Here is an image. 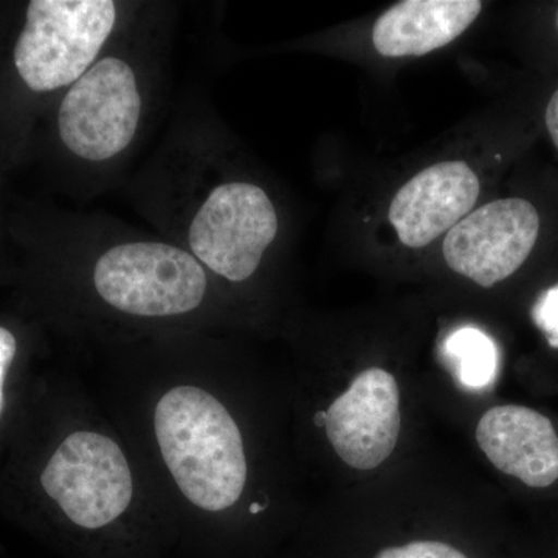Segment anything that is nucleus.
Instances as JSON below:
<instances>
[{
    "label": "nucleus",
    "mask_w": 558,
    "mask_h": 558,
    "mask_svg": "<svg viewBox=\"0 0 558 558\" xmlns=\"http://www.w3.org/2000/svg\"><path fill=\"white\" fill-rule=\"evenodd\" d=\"M135 380L126 440L159 508L205 520L238 508L248 486L247 442L211 373L172 369Z\"/></svg>",
    "instance_id": "obj_1"
},
{
    "label": "nucleus",
    "mask_w": 558,
    "mask_h": 558,
    "mask_svg": "<svg viewBox=\"0 0 558 558\" xmlns=\"http://www.w3.org/2000/svg\"><path fill=\"white\" fill-rule=\"evenodd\" d=\"M35 486L44 508L81 532L109 531L140 510L159 508L123 433L86 410L51 436L36 468Z\"/></svg>",
    "instance_id": "obj_2"
},
{
    "label": "nucleus",
    "mask_w": 558,
    "mask_h": 558,
    "mask_svg": "<svg viewBox=\"0 0 558 558\" xmlns=\"http://www.w3.org/2000/svg\"><path fill=\"white\" fill-rule=\"evenodd\" d=\"M92 289L108 310L138 319L196 314L208 300V270L186 250L167 242H124L94 264Z\"/></svg>",
    "instance_id": "obj_3"
},
{
    "label": "nucleus",
    "mask_w": 558,
    "mask_h": 558,
    "mask_svg": "<svg viewBox=\"0 0 558 558\" xmlns=\"http://www.w3.org/2000/svg\"><path fill=\"white\" fill-rule=\"evenodd\" d=\"M117 24L110 0H33L14 65L35 92L72 86L97 62Z\"/></svg>",
    "instance_id": "obj_4"
},
{
    "label": "nucleus",
    "mask_w": 558,
    "mask_h": 558,
    "mask_svg": "<svg viewBox=\"0 0 558 558\" xmlns=\"http://www.w3.org/2000/svg\"><path fill=\"white\" fill-rule=\"evenodd\" d=\"M277 234V209L266 191L248 182L220 183L191 220L190 253L216 277L244 282Z\"/></svg>",
    "instance_id": "obj_5"
},
{
    "label": "nucleus",
    "mask_w": 558,
    "mask_h": 558,
    "mask_svg": "<svg viewBox=\"0 0 558 558\" xmlns=\"http://www.w3.org/2000/svg\"><path fill=\"white\" fill-rule=\"evenodd\" d=\"M142 109L137 76L130 62L102 58L62 98L58 110L60 137L80 159H113L137 134Z\"/></svg>",
    "instance_id": "obj_6"
},
{
    "label": "nucleus",
    "mask_w": 558,
    "mask_h": 558,
    "mask_svg": "<svg viewBox=\"0 0 558 558\" xmlns=\"http://www.w3.org/2000/svg\"><path fill=\"white\" fill-rule=\"evenodd\" d=\"M539 233L531 202L510 197L483 205L447 233L444 258L451 270L492 288L526 263Z\"/></svg>",
    "instance_id": "obj_7"
},
{
    "label": "nucleus",
    "mask_w": 558,
    "mask_h": 558,
    "mask_svg": "<svg viewBox=\"0 0 558 558\" xmlns=\"http://www.w3.org/2000/svg\"><path fill=\"white\" fill-rule=\"evenodd\" d=\"M399 387L388 371L369 368L323 411V429L349 468L373 470L387 461L400 433Z\"/></svg>",
    "instance_id": "obj_8"
},
{
    "label": "nucleus",
    "mask_w": 558,
    "mask_h": 558,
    "mask_svg": "<svg viewBox=\"0 0 558 558\" xmlns=\"http://www.w3.org/2000/svg\"><path fill=\"white\" fill-rule=\"evenodd\" d=\"M480 193L478 175L465 161H442L418 172L396 193L388 219L403 245L422 248L469 216Z\"/></svg>",
    "instance_id": "obj_9"
},
{
    "label": "nucleus",
    "mask_w": 558,
    "mask_h": 558,
    "mask_svg": "<svg viewBox=\"0 0 558 558\" xmlns=\"http://www.w3.org/2000/svg\"><path fill=\"white\" fill-rule=\"evenodd\" d=\"M476 442L505 475L531 488L558 481V433L545 414L524 405H498L484 413Z\"/></svg>",
    "instance_id": "obj_10"
},
{
    "label": "nucleus",
    "mask_w": 558,
    "mask_h": 558,
    "mask_svg": "<svg viewBox=\"0 0 558 558\" xmlns=\"http://www.w3.org/2000/svg\"><path fill=\"white\" fill-rule=\"evenodd\" d=\"M481 10L480 0H405L377 20L373 44L381 57H422L453 43Z\"/></svg>",
    "instance_id": "obj_11"
},
{
    "label": "nucleus",
    "mask_w": 558,
    "mask_h": 558,
    "mask_svg": "<svg viewBox=\"0 0 558 558\" xmlns=\"http://www.w3.org/2000/svg\"><path fill=\"white\" fill-rule=\"evenodd\" d=\"M442 355L461 387L484 389L497 379V343L475 326H462L450 332L444 340Z\"/></svg>",
    "instance_id": "obj_12"
},
{
    "label": "nucleus",
    "mask_w": 558,
    "mask_h": 558,
    "mask_svg": "<svg viewBox=\"0 0 558 558\" xmlns=\"http://www.w3.org/2000/svg\"><path fill=\"white\" fill-rule=\"evenodd\" d=\"M376 558H469L453 546L440 542H413L380 550Z\"/></svg>",
    "instance_id": "obj_13"
},
{
    "label": "nucleus",
    "mask_w": 558,
    "mask_h": 558,
    "mask_svg": "<svg viewBox=\"0 0 558 558\" xmlns=\"http://www.w3.org/2000/svg\"><path fill=\"white\" fill-rule=\"evenodd\" d=\"M532 315L538 328L548 337L550 347L558 348V284L539 296Z\"/></svg>",
    "instance_id": "obj_14"
},
{
    "label": "nucleus",
    "mask_w": 558,
    "mask_h": 558,
    "mask_svg": "<svg viewBox=\"0 0 558 558\" xmlns=\"http://www.w3.org/2000/svg\"><path fill=\"white\" fill-rule=\"evenodd\" d=\"M17 355V340L10 329L0 326V422L9 407V380Z\"/></svg>",
    "instance_id": "obj_15"
},
{
    "label": "nucleus",
    "mask_w": 558,
    "mask_h": 558,
    "mask_svg": "<svg viewBox=\"0 0 558 558\" xmlns=\"http://www.w3.org/2000/svg\"><path fill=\"white\" fill-rule=\"evenodd\" d=\"M545 121L550 138H553L554 145H556V148L558 149V90L553 95V98H550L548 102Z\"/></svg>",
    "instance_id": "obj_16"
},
{
    "label": "nucleus",
    "mask_w": 558,
    "mask_h": 558,
    "mask_svg": "<svg viewBox=\"0 0 558 558\" xmlns=\"http://www.w3.org/2000/svg\"><path fill=\"white\" fill-rule=\"evenodd\" d=\"M557 25H558V13H557Z\"/></svg>",
    "instance_id": "obj_17"
}]
</instances>
